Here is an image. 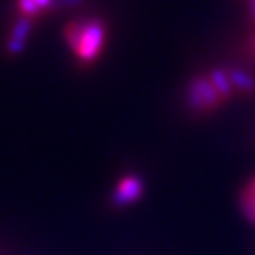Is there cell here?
<instances>
[{"label": "cell", "mask_w": 255, "mask_h": 255, "mask_svg": "<svg viewBox=\"0 0 255 255\" xmlns=\"http://www.w3.org/2000/svg\"><path fill=\"white\" fill-rule=\"evenodd\" d=\"M66 41L82 64H89L101 53L105 43V23L101 20L71 21L64 30Z\"/></svg>", "instance_id": "cell-1"}, {"label": "cell", "mask_w": 255, "mask_h": 255, "mask_svg": "<svg viewBox=\"0 0 255 255\" xmlns=\"http://www.w3.org/2000/svg\"><path fill=\"white\" fill-rule=\"evenodd\" d=\"M222 98L213 87L209 78L206 76H197L188 84L186 87V103L191 110L195 112H209L215 110L222 103Z\"/></svg>", "instance_id": "cell-2"}, {"label": "cell", "mask_w": 255, "mask_h": 255, "mask_svg": "<svg viewBox=\"0 0 255 255\" xmlns=\"http://www.w3.org/2000/svg\"><path fill=\"white\" fill-rule=\"evenodd\" d=\"M143 193V184L135 175H126L117 183V188L112 195V202L116 207H126L138 200Z\"/></svg>", "instance_id": "cell-3"}, {"label": "cell", "mask_w": 255, "mask_h": 255, "mask_svg": "<svg viewBox=\"0 0 255 255\" xmlns=\"http://www.w3.org/2000/svg\"><path fill=\"white\" fill-rule=\"evenodd\" d=\"M30 32H32V20L30 18H25V16H20L14 21V27L11 30V37L7 39V52L11 55H18V53L23 52Z\"/></svg>", "instance_id": "cell-4"}, {"label": "cell", "mask_w": 255, "mask_h": 255, "mask_svg": "<svg viewBox=\"0 0 255 255\" xmlns=\"http://www.w3.org/2000/svg\"><path fill=\"white\" fill-rule=\"evenodd\" d=\"M207 78H209V82L213 84V87L216 89V92H218L223 101L231 100L232 96H234V87H232V84H231L227 69H220V68L211 69L209 75H207Z\"/></svg>", "instance_id": "cell-5"}, {"label": "cell", "mask_w": 255, "mask_h": 255, "mask_svg": "<svg viewBox=\"0 0 255 255\" xmlns=\"http://www.w3.org/2000/svg\"><path fill=\"white\" fill-rule=\"evenodd\" d=\"M229 78H231V84L234 87V91L241 92L245 96H250L255 92V78L252 75H248L247 71L238 68H229Z\"/></svg>", "instance_id": "cell-6"}, {"label": "cell", "mask_w": 255, "mask_h": 255, "mask_svg": "<svg viewBox=\"0 0 255 255\" xmlns=\"http://www.w3.org/2000/svg\"><path fill=\"white\" fill-rule=\"evenodd\" d=\"M241 207H243L245 215L255 223V179L241 197Z\"/></svg>", "instance_id": "cell-7"}, {"label": "cell", "mask_w": 255, "mask_h": 255, "mask_svg": "<svg viewBox=\"0 0 255 255\" xmlns=\"http://www.w3.org/2000/svg\"><path fill=\"white\" fill-rule=\"evenodd\" d=\"M16 9H18L20 16L30 18V20H34V18L41 12V9L37 7V4L34 2V0H18V2H16Z\"/></svg>", "instance_id": "cell-8"}, {"label": "cell", "mask_w": 255, "mask_h": 255, "mask_svg": "<svg viewBox=\"0 0 255 255\" xmlns=\"http://www.w3.org/2000/svg\"><path fill=\"white\" fill-rule=\"evenodd\" d=\"M82 0H55V5L57 7H62V9H69V7H75L78 5Z\"/></svg>", "instance_id": "cell-9"}, {"label": "cell", "mask_w": 255, "mask_h": 255, "mask_svg": "<svg viewBox=\"0 0 255 255\" xmlns=\"http://www.w3.org/2000/svg\"><path fill=\"white\" fill-rule=\"evenodd\" d=\"M37 4V7L41 9V12L43 11H48V9L52 7V5H55V0H34Z\"/></svg>", "instance_id": "cell-10"}, {"label": "cell", "mask_w": 255, "mask_h": 255, "mask_svg": "<svg viewBox=\"0 0 255 255\" xmlns=\"http://www.w3.org/2000/svg\"><path fill=\"white\" fill-rule=\"evenodd\" d=\"M248 7H250V14H252V20L255 21V0H248Z\"/></svg>", "instance_id": "cell-11"}, {"label": "cell", "mask_w": 255, "mask_h": 255, "mask_svg": "<svg viewBox=\"0 0 255 255\" xmlns=\"http://www.w3.org/2000/svg\"><path fill=\"white\" fill-rule=\"evenodd\" d=\"M252 50H254V53H255V37L252 39Z\"/></svg>", "instance_id": "cell-12"}]
</instances>
